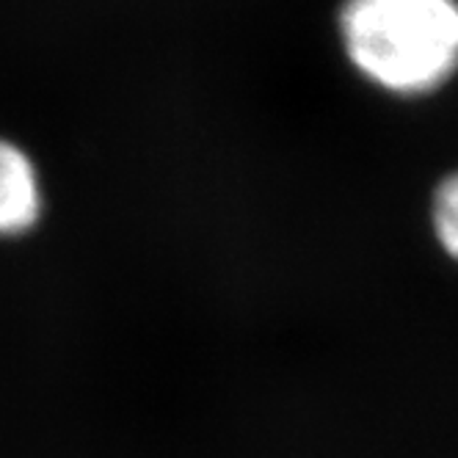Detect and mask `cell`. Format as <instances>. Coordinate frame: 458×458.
Wrapping results in <instances>:
<instances>
[{"label":"cell","instance_id":"obj_1","mask_svg":"<svg viewBox=\"0 0 458 458\" xmlns=\"http://www.w3.org/2000/svg\"><path fill=\"white\" fill-rule=\"evenodd\" d=\"M337 34L356 75L401 100L458 75V0H343Z\"/></svg>","mask_w":458,"mask_h":458},{"label":"cell","instance_id":"obj_2","mask_svg":"<svg viewBox=\"0 0 458 458\" xmlns=\"http://www.w3.org/2000/svg\"><path fill=\"white\" fill-rule=\"evenodd\" d=\"M47 213V185L37 157L0 136V241L28 238Z\"/></svg>","mask_w":458,"mask_h":458},{"label":"cell","instance_id":"obj_3","mask_svg":"<svg viewBox=\"0 0 458 458\" xmlns=\"http://www.w3.org/2000/svg\"><path fill=\"white\" fill-rule=\"evenodd\" d=\"M431 224L442 249L458 259V169L445 174L431 199Z\"/></svg>","mask_w":458,"mask_h":458}]
</instances>
